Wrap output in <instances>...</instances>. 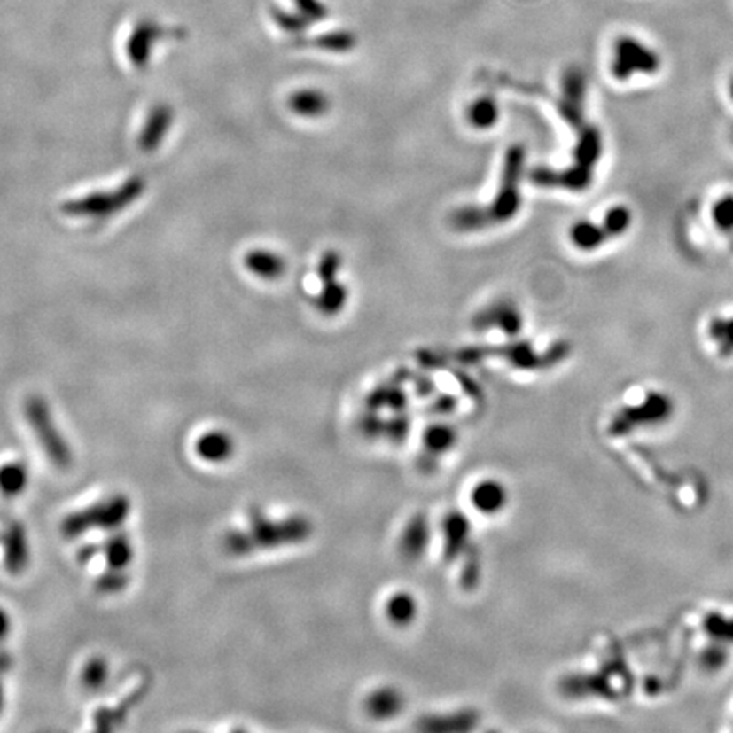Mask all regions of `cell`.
<instances>
[{
	"instance_id": "6da1fadb",
	"label": "cell",
	"mask_w": 733,
	"mask_h": 733,
	"mask_svg": "<svg viewBox=\"0 0 733 733\" xmlns=\"http://www.w3.org/2000/svg\"><path fill=\"white\" fill-rule=\"evenodd\" d=\"M525 167V148L511 146L504 159L501 187L489 207H460L452 214L450 222L460 231H474L493 224L508 222L515 218L521 207L519 182Z\"/></svg>"
},
{
	"instance_id": "7a4b0ae2",
	"label": "cell",
	"mask_w": 733,
	"mask_h": 733,
	"mask_svg": "<svg viewBox=\"0 0 733 733\" xmlns=\"http://www.w3.org/2000/svg\"><path fill=\"white\" fill-rule=\"evenodd\" d=\"M579 131L575 143L574 165L567 170L554 172L550 168H538L532 180L542 187H562L571 192H582L589 189L595 179V168L603 155V138L599 129L593 124H584Z\"/></svg>"
},
{
	"instance_id": "3957f363",
	"label": "cell",
	"mask_w": 733,
	"mask_h": 733,
	"mask_svg": "<svg viewBox=\"0 0 733 733\" xmlns=\"http://www.w3.org/2000/svg\"><path fill=\"white\" fill-rule=\"evenodd\" d=\"M146 185L148 182L143 175H131L113 191L90 192L87 196L65 200L61 204L60 211L70 218L94 221L113 218L143 198V194L146 192Z\"/></svg>"
},
{
	"instance_id": "277c9868",
	"label": "cell",
	"mask_w": 733,
	"mask_h": 733,
	"mask_svg": "<svg viewBox=\"0 0 733 733\" xmlns=\"http://www.w3.org/2000/svg\"><path fill=\"white\" fill-rule=\"evenodd\" d=\"M612 75L614 79H632L634 75H655L660 70V57L645 44L643 41L634 36H620L613 44V60H612Z\"/></svg>"
},
{
	"instance_id": "5b68a950",
	"label": "cell",
	"mask_w": 733,
	"mask_h": 733,
	"mask_svg": "<svg viewBox=\"0 0 733 733\" xmlns=\"http://www.w3.org/2000/svg\"><path fill=\"white\" fill-rule=\"evenodd\" d=\"M586 75L581 68L571 66L562 79V97L558 100V113L569 126L579 129L586 124Z\"/></svg>"
},
{
	"instance_id": "8992f818",
	"label": "cell",
	"mask_w": 733,
	"mask_h": 733,
	"mask_svg": "<svg viewBox=\"0 0 733 733\" xmlns=\"http://www.w3.org/2000/svg\"><path fill=\"white\" fill-rule=\"evenodd\" d=\"M163 36H165V29L155 20H139L138 24L133 27L128 38V44H126V53L131 65L138 70H144L152 60L153 48Z\"/></svg>"
},
{
	"instance_id": "52a82bcc",
	"label": "cell",
	"mask_w": 733,
	"mask_h": 733,
	"mask_svg": "<svg viewBox=\"0 0 733 733\" xmlns=\"http://www.w3.org/2000/svg\"><path fill=\"white\" fill-rule=\"evenodd\" d=\"M175 120V111L170 104L160 102L152 107L139 131L138 146L143 153H153L165 141Z\"/></svg>"
},
{
	"instance_id": "ba28073f",
	"label": "cell",
	"mask_w": 733,
	"mask_h": 733,
	"mask_svg": "<svg viewBox=\"0 0 733 733\" xmlns=\"http://www.w3.org/2000/svg\"><path fill=\"white\" fill-rule=\"evenodd\" d=\"M474 328L476 330H486V328H499L503 330L506 335L513 337L521 331L523 326V316L519 313V309L516 308L515 302L511 300H497L495 304H491L489 308H486L484 311H480L476 317H474Z\"/></svg>"
},
{
	"instance_id": "9c48e42d",
	"label": "cell",
	"mask_w": 733,
	"mask_h": 733,
	"mask_svg": "<svg viewBox=\"0 0 733 733\" xmlns=\"http://www.w3.org/2000/svg\"><path fill=\"white\" fill-rule=\"evenodd\" d=\"M235 452V441L222 430H211L199 436L196 454L207 464H222Z\"/></svg>"
},
{
	"instance_id": "30bf717a",
	"label": "cell",
	"mask_w": 733,
	"mask_h": 733,
	"mask_svg": "<svg viewBox=\"0 0 733 733\" xmlns=\"http://www.w3.org/2000/svg\"><path fill=\"white\" fill-rule=\"evenodd\" d=\"M246 269L263 280H277L287 270L285 260L270 250H252L245 257Z\"/></svg>"
},
{
	"instance_id": "8fae6325",
	"label": "cell",
	"mask_w": 733,
	"mask_h": 733,
	"mask_svg": "<svg viewBox=\"0 0 733 733\" xmlns=\"http://www.w3.org/2000/svg\"><path fill=\"white\" fill-rule=\"evenodd\" d=\"M330 97L317 89L296 90L289 97V107L300 118H321L330 111Z\"/></svg>"
},
{
	"instance_id": "7c38bea8",
	"label": "cell",
	"mask_w": 733,
	"mask_h": 733,
	"mask_svg": "<svg viewBox=\"0 0 733 733\" xmlns=\"http://www.w3.org/2000/svg\"><path fill=\"white\" fill-rule=\"evenodd\" d=\"M610 239H613V235L604 222L596 224L591 221H579L571 228V241L582 252L597 250Z\"/></svg>"
},
{
	"instance_id": "4fadbf2b",
	"label": "cell",
	"mask_w": 733,
	"mask_h": 733,
	"mask_svg": "<svg viewBox=\"0 0 733 733\" xmlns=\"http://www.w3.org/2000/svg\"><path fill=\"white\" fill-rule=\"evenodd\" d=\"M471 503L477 511L486 513V515H495L506 504V491L495 480H484L472 489Z\"/></svg>"
},
{
	"instance_id": "5bb4252c",
	"label": "cell",
	"mask_w": 733,
	"mask_h": 733,
	"mask_svg": "<svg viewBox=\"0 0 733 733\" xmlns=\"http://www.w3.org/2000/svg\"><path fill=\"white\" fill-rule=\"evenodd\" d=\"M347 299H348L347 287L335 278L331 282L323 284L321 292L315 299V306L323 316H337L347 306Z\"/></svg>"
},
{
	"instance_id": "9a60e30c",
	"label": "cell",
	"mask_w": 733,
	"mask_h": 733,
	"mask_svg": "<svg viewBox=\"0 0 733 733\" xmlns=\"http://www.w3.org/2000/svg\"><path fill=\"white\" fill-rule=\"evenodd\" d=\"M404 698L394 688L377 690L367 699V712L374 718H389L396 716L402 710Z\"/></svg>"
},
{
	"instance_id": "2e32d148",
	"label": "cell",
	"mask_w": 733,
	"mask_h": 733,
	"mask_svg": "<svg viewBox=\"0 0 733 733\" xmlns=\"http://www.w3.org/2000/svg\"><path fill=\"white\" fill-rule=\"evenodd\" d=\"M386 614L397 627L409 625L417 614V603L415 596L409 593H397L391 596L386 604Z\"/></svg>"
},
{
	"instance_id": "e0dca14e",
	"label": "cell",
	"mask_w": 733,
	"mask_h": 733,
	"mask_svg": "<svg viewBox=\"0 0 733 733\" xmlns=\"http://www.w3.org/2000/svg\"><path fill=\"white\" fill-rule=\"evenodd\" d=\"M29 484V472L22 464H7L0 467V493L7 497H16L26 491Z\"/></svg>"
},
{
	"instance_id": "ac0fdd59",
	"label": "cell",
	"mask_w": 733,
	"mask_h": 733,
	"mask_svg": "<svg viewBox=\"0 0 733 733\" xmlns=\"http://www.w3.org/2000/svg\"><path fill=\"white\" fill-rule=\"evenodd\" d=\"M467 120L472 128L491 129L499 120V107L495 100L489 96L474 100L467 111Z\"/></svg>"
},
{
	"instance_id": "d6986e66",
	"label": "cell",
	"mask_w": 733,
	"mask_h": 733,
	"mask_svg": "<svg viewBox=\"0 0 733 733\" xmlns=\"http://www.w3.org/2000/svg\"><path fill=\"white\" fill-rule=\"evenodd\" d=\"M105 558H107V564L116 571L128 567L133 560V547L128 536H113L105 545Z\"/></svg>"
},
{
	"instance_id": "ffe728a7",
	"label": "cell",
	"mask_w": 733,
	"mask_h": 733,
	"mask_svg": "<svg viewBox=\"0 0 733 733\" xmlns=\"http://www.w3.org/2000/svg\"><path fill=\"white\" fill-rule=\"evenodd\" d=\"M710 337L714 338L723 355H730L733 352V317L714 319L710 326Z\"/></svg>"
},
{
	"instance_id": "44dd1931",
	"label": "cell",
	"mask_w": 733,
	"mask_h": 733,
	"mask_svg": "<svg viewBox=\"0 0 733 733\" xmlns=\"http://www.w3.org/2000/svg\"><path fill=\"white\" fill-rule=\"evenodd\" d=\"M714 226L723 233H733V196H723L712 209Z\"/></svg>"
},
{
	"instance_id": "7402d4cb",
	"label": "cell",
	"mask_w": 733,
	"mask_h": 733,
	"mask_svg": "<svg viewBox=\"0 0 733 733\" xmlns=\"http://www.w3.org/2000/svg\"><path fill=\"white\" fill-rule=\"evenodd\" d=\"M109 674V667L102 659H92L90 662L85 664L83 669V682L87 688L90 690H99L100 686L105 682Z\"/></svg>"
},
{
	"instance_id": "603a6c76",
	"label": "cell",
	"mask_w": 733,
	"mask_h": 733,
	"mask_svg": "<svg viewBox=\"0 0 733 733\" xmlns=\"http://www.w3.org/2000/svg\"><path fill=\"white\" fill-rule=\"evenodd\" d=\"M341 269V257L335 250H328L323 253V257L319 260V267H317V274L321 282H331L335 280L338 276V270Z\"/></svg>"
},
{
	"instance_id": "cb8c5ba5",
	"label": "cell",
	"mask_w": 733,
	"mask_h": 733,
	"mask_svg": "<svg viewBox=\"0 0 733 733\" xmlns=\"http://www.w3.org/2000/svg\"><path fill=\"white\" fill-rule=\"evenodd\" d=\"M426 440H428V445H430L432 450H447V448L452 447V443L456 440V433L450 428L436 426V428H432L428 432Z\"/></svg>"
},
{
	"instance_id": "d4e9b609",
	"label": "cell",
	"mask_w": 733,
	"mask_h": 733,
	"mask_svg": "<svg viewBox=\"0 0 733 733\" xmlns=\"http://www.w3.org/2000/svg\"><path fill=\"white\" fill-rule=\"evenodd\" d=\"M11 616L0 606V640H4L11 632Z\"/></svg>"
},
{
	"instance_id": "484cf974",
	"label": "cell",
	"mask_w": 733,
	"mask_h": 733,
	"mask_svg": "<svg viewBox=\"0 0 733 733\" xmlns=\"http://www.w3.org/2000/svg\"><path fill=\"white\" fill-rule=\"evenodd\" d=\"M729 96L733 100V77L730 79V83H729Z\"/></svg>"
},
{
	"instance_id": "4316f807",
	"label": "cell",
	"mask_w": 733,
	"mask_h": 733,
	"mask_svg": "<svg viewBox=\"0 0 733 733\" xmlns=\"http://www.w3.org/2000/svg\"><path fill=\"white\" fill-rule=\"evenodd\" d=\"M0 705H2V688H0Z\"/></svg>"
}]
</instances>
